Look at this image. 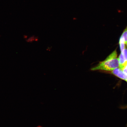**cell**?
<instances>
[{
	"instance_id": "obj_5",
	"label": "cell",
	"mask_w": 127,
	"mask_h": 127,
	"mask_svg": "<svg viewBox=\"0 0 127 127\" xmlns=\"http://www.w3.org/2000/svg\"><path fill=\"white\" fill-rule=\"evenodd\" d=\"M124 40L125 44L127 43V27L123 32L121 36Z\"/></svg>"
},
{
	"instance_id": "obj_9",
	"label": "cell",
	"mask_w": 127,
	"mask_h": 127,
	"mask_svg": "<svg viewBox=\"0 0 127 127\" xmlns=\"http://www.w3.org/2000/svg\"><path fill=\"white\" fill-rule=\"evenodd\" d=\"M126 81L127 82V80H126Z\"/></svg>"
},
{
	"instance_id": "obj_2",
	"label": "cell",
	"mask_w": 127,
	"mask_h": 127,
	"mask_svg": "<svg viewBox=\"0 0 127 127\" xmlns=\"http://www.w3.org/2000/svg\"><path fill=\"white\" fill-rule=\"evenodd\" d=\"M112 73L119 78L126 81L127 79V74L124 72L122 69L118 67L112 71Z\"/></svg>"
},
{
	"instance_id": "obj_3",
	"label": "cell",
	"mask_w": 127,
	"mask_h": 127,
	"mask_svg": "<svg viewBox=\"0 0 127 127\" xmlns=\"http://www.w3.org/2000/svg\"><path fill=\"white\" fill-rule=\"evenodd\" d=\"M119 67L123 70L127 64V62L124 58L123 54L121 52L118 58Z\"/></svg>"
},
{
	"instance_id": "obj_6",
	"label": "cell",
	"mask_w": 127,
	"mask_h": 127,
	"mask_svg": "<svg viewBox=\"0 0 127 127\" xmlns=\"http://www.w3.org/2000/svg\"><path fill=\"white\" fill-rule=\"evenodd\" d=\"M121 53L123 54L124 58L127 62V49L125 48Z\"/></svg>"
},
{
	"instance_id": "obj_1",
	"label": "cell",
	"mask_w": 127,
	"mask_h": 127,
	"mask_svg": "<svg viewBox=\"0 0 127 127\" xmlns=\"http://www.w3.org/2000/svg\"><path fill=\"white\" fill-rule=\"evenodd\" d=\"M119 66L117 52L116 50H115L104 61L100 62L96 66L91 68V70L112 71L119 67Z\"/></svg>"
},
{
	"instance_id": "obj_7",
	"label": "cell",
	"mask_w": 127,
	"mask_h": 127,
	"mask_svg": "<svg viewBox=\"0 0 127 127\" xmlns=\"http://www.w3.org/2000/svg\"><path fill=\"white\" fill-rule=\"evenodd\" d=\"M122 70L124 72L127 74V64Z\"/></svg>"
},
{
	"instance_id": "obj_4",
	"label": "cell",
	"mask_w": 127,
	"mask_h": 127,
	"mask_svg": "<svg viewBox=\"0 0 127 127\" xmlns=\"http://www.w3.org/2000/svg\"><path fill=\"white\" fill-rule=\"evenodd\" d=\"M119 44H120L121 51L122 52L123 51L124 49L125 48V44L124 40L121 36L120 39Z\"/></svg>"
},
{
	"instance_id": "obj_8",
	"label": "cell",
	"mask_w": 127,
	"mask_h": 127,
	"mask_svg": "<svg viewBox=\"0 0 127 127\" xmlns=\"http://www.w3.org/2000/svg\"><path fill=\"white\" fill-rule=\"evenodd\" d=\"M126 45H127V43H126Z\"/></svg>"
}]
</instances>
